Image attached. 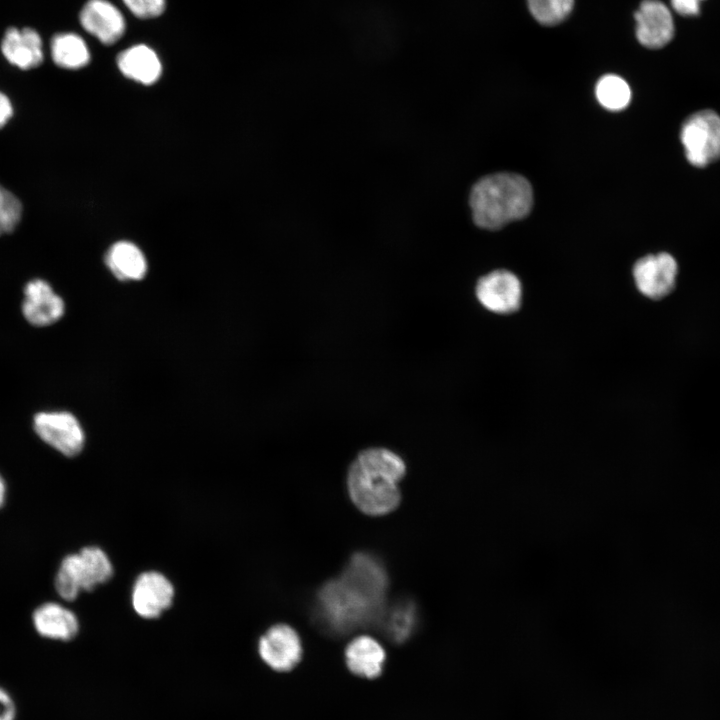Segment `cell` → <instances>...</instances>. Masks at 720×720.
<instances>
[{"label":"cell","mask_w":720,"mask_h":720,"mask_svg":"<svg viewBox=\"0 0 720 720\" xmlns=\"http://www.w3.org/2000/svg\"><path fill=\"white\" fill-rule=\"evenodd\" d=\"M388 581L381 562L356 553L342 575L326 583L317 596V617L335 634H346L379 618Z\"/></svg>","instance_id":"1"},{"label":"cell","mask_w":720,"mask_h":720,"mask_svg":"<svg viewBox=\"0 0 720 720\" xmlns=\"http://www.w3.org/2000/svg\"><path fill=\"white\" fill-rule=\"evenodd\" d=\"M405 472L402 458L388 449L368 448L361 451L347 474L352 502L368 515L392 512L400 503L398 483Z\"/></svg>","instance_id":"2"},{"label":"cell","mask_w":720,"mask_h":720,"mask_svg":"<svg viewBox=\"0 0 720 720\" xmlns=\"http://www.w3.org/2000/svg\"><path fill=\"white\" fill-rule=\"evenodd\" d=\"M532 203L530 183L523 176L513 173L486 176L473 186L470 194L474 222L490 230L525 217Z\"/></svg>","instance_id":"3"},{"label":"cell","mask_w":720,"mask_h":720,"mask_svg":"<svg viewBox=\"0 0 720 720\" xmlns=\"http://www.w3.org/2000/svg\"><path fill=\"white\" fill-rule=\"evenodd\" d=\"M114 573L107 553L97 546L83 547L61 561L55 577L57 594L66 601L75 600L81 591H92L108 582Z\"/></svg>","instance_id":"4"},{"label":"cell","mask_w":720,"mask_h":720,"mask_svg":"<svg viewBox=\"0 0 720 720\" xmlns=\"http://www.w3.org/2000/svg\"><path fill=\"white\" fill-rule=\"evenodd\" d=\"M680 140L691 165L714 163L720 159V115L709 109L691 114L681 125Z\"/></svg>","instance_id":"5"},{"label":"cell","mask_w":720,"mask_h":720,"mask_svg":"<svg viewBox=\"0 0 720 720\" xmlns=\"http://www.w3.org/2000/svg\"><path fill=\"white\" fill-rule=\"evenodd\" d=\"M33 427L42 441L64 456L74 457L84 447V430L78 419L70 412H39L33 418Z\"/></svg>","instance_id":"6"},{"label":"cell","mask_w":720,"mask_h":720,"mask_svg":"<svg viewBox=\"0 0 720 720\" xmlns=\"http://www.w3.org/2000/svg\"><path fill=\"white\" fill-rule=\"evenodd\" d=\"M173 583L161 572L144 571L135 579L131 590V605L141 618L153 620L168 610L174 600Z\"/></svg>","instance_id":"7"},{"label":"cell","mask_w":720,"mask_h":720,"mask_svg":"<svg viewBox=\"0 0 720 720\" xmlns=\"http://www.w3.org/2000/svg\"><path fill=\"white\" fill-rule=\"evenodd\" d=\"M632 272L638 291L647 298L659 300L674 289L678 266L671 254L660 252L638 259Z\"/></svg>","instance_id":"8"},{"label":"cell","mask_w":720,"mask_h":720,"mask_svg":"<svg viewBox=\"0 0 720 720\" xmlns=\"http://www.w3.org/2000/svg\"><path fill=\"white\" fill-rule=\"evenodd\" d=\"M475 294L486 310L496 314H511L521 306L522 286L512 272L496 270L478 280Z\"/></svg>","instance_id":"9"},{"label":"cell","mask_w":720,"mask_h":720,"mask_svg":"<svg viewBox=\"0 0 720 720\" xmlns=\"http://www.w3.org/2000/svg\"><path fill=\"white\" fill-rule=\"evenodd\" d=\"M261 659L276 671H289L301 659L302 645L297 632L287 624L270 627L259 639Z\"/></svg>","instance_id":"10"},{"label":"cell","mask_w":720,"mask_h":720,"mask_svg":"<svg viewBox=\"0 0 720 720\" xmlns=\"http://www.w3.org/2000/svg\"><path fill=\"white\" fill-rule=\"evenodd\" d=\"M635 21L637 40L647 48L664 47L673 38V16L659 0H644L635 13Z\"/></svg>","instance_id":"11"},{"label":"cell","mask_w":720,"mask_h":720,"mask_svg":"<svg viewBox=\"0 0 720 720\" xmlns=\"http://www.w3.org/2000/svg\"><path fill=\"white\" fill-rule=\"evenodd\" d=\"M65 312L63 299L51 285L42 279L29 281L24 288L22 313L33 326H49L62 318Z\"/></svg>","instance_id":"12"},{"label":"cell","mask_w":720,"mask_h":720,"mask_svg":"<svg viewBox=\"0 0 720 720\" xmlns=\"http://www.w3.org/2000/svg\"><path fill=\"white\" fill-rule=\"evenodd\" d=\"M79 20L88 33L106 45L115 43L125 32L122 13L108 0H88L80 11Z\"/></svg>","instance_id":"13"},{"label":"cell","mask_w":720,"mask_h":720,"mask_svg":"<svg viewBox=\"0 0 720 720\" xmlns=\"http://www.w3.org/2000/svg\"><path fill=\"white\" fill-rule=\"evenodd\" d=\"M1 52L10 64L21 70L33 69L44 59L41 36L30 27L8 28L1 41Z\"/></svg>","instance_id":"14"},{"label":"cell","mask_w":720,"mask_h":720,"mask_svg":"<svg viewBox=\"0 0 720 720\" xmlns=\"http://www.w3.org/2000/svg\"><path fill=\"white\" fill-rule=\"evenodd\" d=\"M32 620L39 635L53 640H71L79 631L75 613L55 602L40 605L33 612Z\"/></svg>","instance_id":"15"},{"label":"cell","mask_w":720,"mask_h":720,"mask_svg":"<svg viewBox=\"0 0 720 720\" xmlns=\"http://www.w3.org/2000/svg\"><path fill=\"white\" fill-rule=\"evenodd\" d=\"M117 65L127 78L145 85L156 82L162 72L157 54L144 44L134 45L122 51L117 57Z\"/></svg>","instance_id":"16"},{"label":"cell","mask_w":720,"mask_h":720,"mask_svg":"<svg viewBox=\"0 0 720 720\" xmlns=\"http://www.w3.org/2000/svg\"><path fill=\"white\" fill-rule=\"evenodd\" d=\"M345 658L351 672L361 677L375 678L382 672L385 652L374 638L362 635L347 645Z\"/></svg>","instance_id":"17"},{"label":"cell","mask_w":720,"mask_h":720,"mask_svg":"<svg viewBox=\"0 0 720 720\" xmlns=\"http://www.w3.org/2000/svg\"><path fill=\"white\" fill-rule=\"evenodd\" d=\"M105 262L112 274L122 281L141 280L147 272L144 254L135 244L127 241L113 244L106 253Z\"/></svg>","instance_id":"18"},{"label":"cell","mask_w":720,"mask_h":720,"mask_svg":"<svg viewBox=\"0 0 720 720\" xmlns=\"http://www.w3.org/2000/svg\"><path fill=\"white\" fill-rule=\"evenodd\" d=\"M50 52L53 62L65 69H79L89 63L90 53L84 39L76 33H59L52 37Z\"/></svg>","instance_id":"19"},{"label":"cell","mask_w":720,"mask_h":720,"mask_svg":"<svg viewBox=\"0 0 720 720\" xmlns=\"http://www.w3.org/2000/svg\"><path fill=\"white\" fill-rule=\"evenodd\" d=\"M595 92L600 104L613 111L624 109L631 100L629 85L623 78L614 74L600 78Z\"/></svg>","instance_id":"20"},{"label":"cell","mask_w":720,"mask_h":720,"mask_svg":"<svg viewBox=\"0 0 720 720\" xmlns=\"http://www.w3.org/2000/svg\"><path fill=\"white\" fill-rule=\"evenodd\" d=\"M385 632L395 642L406 640L416 626V608L411 601L396 603L385 619Z\"/></svg>","instance_id":"21"},{"label":"cell","mask_w":720,"mask_h":720,"mask_svg":"<svg viewBox=\"0 0 720 720\" xmlns=\"http://www.w3.org/2000/svg\"><path fill=\"white\" fill-rule=\"evenodd\" d=\"M532 16L542 25H556L572 11L574 0H527Z\"/></svg>","instance_id":"22"},{"label":"cell","mask_w":720,"mask_h":720,"mask_svg":"<svg viewBox=\"0 0 720 720\" xmlns=\"http://www.w3.org/2000/svg\"><path fill=\"white\" fill-rule=\"evenodd\" d=\"M22 215L18 198L0 185V236L11 233Z\"/></svg>","instance_id":"23"},{"label":"cell","mask_w":720,"mask_h":720,"mask_svg":"<svg viewBox=\"0 0 720 720\" xmlns=\"http://www.w3.org/2000/svg\"><path fill=\"white\" fill-rule=\"evenodd\" d=\"M126 7L139 18L157 17L165 9V0H123Z\"/></svg>","instance_id":"24"},{"label":"cell","mask_w":720,"mask_h":720,"mask_svg":"<svg viewBox=\"0 0 720 720\" xmlns=\"http://www.w3.org/2000/svg\"><path fill=\"white\" fill-rule=\"evenodd\" d=\"M16 705L11 695L0 687V720H15Z\"/></svg>","instance_id":"25"},{"label":"cell","mask_w":720,"mask_h":720,"mask_svg":"<svg viewBox=\"0 0 720 720\" xmlns=\"http://www.w3.org/2000/svg\"><path fill=\"white\" fill-rule=\"evenodd\" d=\"M703 0H671L674 10L683 16H696Z\"/></svg>","instance_id":"26"},{"label":"cell","mask_w":720,"mask_h":720,"mask_svg":"<svg viewBox=\"0 0 720 720\" xmlns=\"http://www.w3.org/2000/svg\"><path fill=\"white\" fill-rule=\"evenodd\" d=\"M13 115V107L9 98L0 91V129L7 124Z\"/></svg>","instance_id":"27"},{"label":"cell","mask_w":720,"mask_h":720,"mask_svg":"<svg viewBox=\"0 0 720 720\" xmlns=\"http://www.w3.org/2000/svg\"><path fill=\"white\" fill-rule=\"evenodd\" d=\"M5 497H6V484H5L3 477L0 474V508L4 504Z\"/></svg>","instance_id":"28"}]
</instances>
